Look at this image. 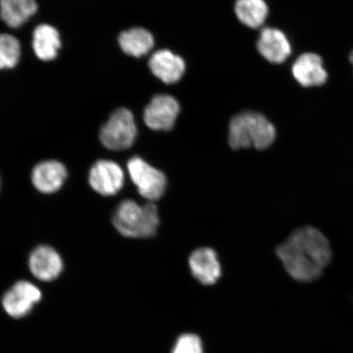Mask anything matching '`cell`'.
<instances>
[{
  "instance_id": "6da1fadb",
  "label": "cell",
  "mask_w": 353,
  "mask_h": 353,
  "mask_svg": "<svg viewBox=\"0 0 353 353\" xmlns=\"http://www.w3.org/2000/svg\"><path fill=\"white\" fill-rule=\"evenodd\" d=\"M276 252L287 273L295 281L306 283L319 279L333 255L327 237L309 226L295 230Z\"/></svg>"
},
{
  "instance_id": "7a4b0ae2",
  "label": "cell",
  "mask_w": 353,
  "mask_h": 353,
  "mask_svg": "<svg viewBox=\"0 0 353 353\" xmlns=\"http://www.w3.org/2000/svg\"><path fill=\"white\" fill-rule=\"evenodd\" d=\"M112 224L123 236L144 239L156 235L160 218L153 202L139 205L132 200L119 204L112 214Z\"/></svg>"
},
{
  "instance_id": "3957f363",
  "label": "cell",
  "mask_w": 353,
  "mask_h": 353,
  "mask_svg": "<svg viewBox=\"0 0 353 353\" xmlns=\"http://www.w3.org/2000/svg\"><path fill=\"white\" fill-rule=\"evenodd\" d=\"M276 139V130L262 114L245 112L236 114L229 125L228 143L234 150L254 148L265 150Z\"/></svg>"
},
{
  "instance_id": "277c9868",
  "label": "cell",
  "mask_w": 353,
  "mask_h": 353,
  "mask_svg": "<svg viewBox=\"0 0 353 353\" xmlns=\"http://www.w3.org/2000/svg\"><path fill=\"white\" fill-rule=\"evenodd\" d=\"M137 130L134 114L130 110L120 108L116 110L101 128L100 142L103 147L113 152L125 151L134 145Z\"/></svg>"
},
{
  "instance_id": "5b68a950",
  "label": "cell",
  "mask_w": 353,
  "mask_h": 353,
  "mask_svg": "<svg viewBox=\"0 0 353 353\" xmlns=\"http://www.w3.org/2000/svg\"><path fill=\"white\" fill-rule=\"evenodd\" d=\"M127 170L139 195L145 200L153 202L164 196L167 179L163 172L149 165L139 157L130 159L127 163Z\"/></svg>"
},
{
  "instance_id": "8992f818",
  "label": "cell",
  "mask_w": 353,
  "mask_h": 353,
  "mask_svg": "<svg viewBox=\"0 0 353 353\" xmlns=\"http://www.w3.org/2000/svg\"><path fill=\"white\" fill-rule=\"evenodd\" d=\"M125 176L121 166L110 160H99L92 165L88 183L94 191L103 196H112L121 191Z\"/></svg>"
},
{
  "instance_id": "52a82bcc",
  "label": "cell",
  "mask_w": 353,
  "mask_h": 353,
  "mask_svg": "<svg viewBox=\"0 0 353 353\" xmlns=\"http://www.w3.org/2000/svg\"><path fill=\"white\" fill-rule=\"evenodd\" d=\"M180 112L179 105L170 95L154 96L144 110L145 125L154 131H170L173 129Z\"/></svg>"
},
{
  "instance_id": "ba28073f",
  "label": "cell",
  "mask_w": 353,
  "mask_h": 353,
  "mask_svg": "<svg viewBox=\"0 0 353 353\" xmlns=\"http://www.w3.org/2000/svg\"><path fill=\"white\" fill-rule=\"evenodd\" d=\"M293 77L304 88L321 87L328 81L329 73L322 57L306 52L299 55L291 68Z\"/></svg>"
},
{
  "instance_id": "9c48e42d",
  "label": "cell",
  "mask_w": 353,
  "mask_h": 353,
  "mask_svg": "<svg viewBox=\"0 0 353 353\" xmlns=\"http://www.w3.org/2000/svg\"><path fill=\"white\" fill-rule=\"evenodd\" d=\"M41 298V291L37 285L28 281H19L4 294L2 303L8 315L20 319L28 315Z\"/></svg>"
},
{
  "instance_id": "30bf717a",
  "label": "cell",
  "mask_w": 353,
  "mask_h": 353,
  "mask_svg": "<svg viewBox=\"0 0 353 353\" xmlns=\"http://www.w3.org/2000/svg\"><path fill=\"white\" fill-rule=\"evenodd\" d=\"M29 269L32 275L42 281H52L63 271V260L57 251L46 245H39L30 253Z\"/></svg>"
},
{
  "instance_id": "8fae6325",
  "label": "cell",
  "mask_w": 353,
  "mask_h": 353,
  "mask_svg": "<svg viewBox=\"0 0 353 353\" xmlns=\"http://www.w3.org/2000/svg\"><path fill=\"white\" fill-rule=\"evenodd\" d=\"M30 176L33 186L38 192L54 194L63 187L68 172L60 161H44L34 167Z\"/></svg>"
},
{
  "instance_id": "7c38bea8",
  "label": "cell",
  "mask_w": 353,
  "mask_h": 353,
  "mask_svg": "<svg viewBox=\"0 0 353 353\" xmlns=\"http://www.w3.org/2000/svg\"><path fill=\"white\" fill-rule=\"evenodd\" d=\"M257 48L259 54L273 64H281L292 54V46L283 32L276 28H264L260 33Z\"/></svg>"
},
{
  "instance_id": "4fadbf2b",
  "label": "cell",
  "mask_w": 353,
  "mask_h": 353,
  "mask_svg": "<svg viewBox=\"0 0 353 353\" xmlns=\"http://www.w3.org/2000/svg\"><path fill=\"white\" fill-rule=\"evenodd\" d=\"M189 267L193 276L205 285L215 284L222 274L217 253L210 248L194 251L190 256Z\"/></svg>"
},
{
  "instance_id": "5bb4252c",
  "label": "cell",
  "mask_w": 353,
  "mask_h": 353,
  "mask_svg": "<svg viewBox=\"0 0 353 353\" xmlns=\"http://www.w3.org/2000/svg\"><path fill=\"white\" fill-rule=\"evenodd\" d=\"M148 64L154 76L167 85L178 82L185 72L182 57L167 50L154 52Z\"/></svg>"
},
{
  "instance_id": "9a60e30c",
  "label": "cell",
  "mask_w": 353,
  "mask_h": 353,
  "mask_svg": "<svg viewBox=\"0 0 353 353\" xmlns=\"http://www.w3.org/2000/svg\"><path fill=\"white\" fill-rule=\"evenodd\" d=\"M60 48V35L54 26L43 24L34 29L33 50L39 59L43 61L55 59Z\"/></svg>"
},
{
  "instance_id": "2e32d148",
  "label": "cell",
  "mask_w": 353,
  "mask_h": 353,
  "mask_svg": "<svg viewBox=\"0 0 353 353\" xmlns=\"http://www.w3.org/2000/svg\"><path fill=\"white\" fill-rule=\"evenodd\" d=\"M34 0H0V17L11 28H20L37 11Z\"/></svg>"
},
{
  "instance_id": "e0dca14e",
  "label": "cell",
  "mask_w": 353,
  "mask_h": 353,
  "mask_svg": "<svg viewBox=\"0 0 353 353\" xmlns=\"http://www.w3.org/2000/svg\"><path fill=\"white\" fill-rule=\"evenodd\" d=\"M119 43L125 54L140 57L148 54L152 50L154 38L148 30L134 28L120 34Z\"/></svg>"
},
{
  "instance_id": "ac0fdd59",
  "label": "cell",
  "mask_w": 353,
  "mask_h": 353,
  "mask_svg": "<svg viewBox=\"0 0 353 353\" xmlns=\"http://www.w3.org/2000/svg\"><path fill=\"white\" fill-rule=\"evenodd\" d=\"M237 19L250 28L262 26L268 16V7L264 0H237L235 4Z\"/></svg>"
},
{
  "instance_id": "d6986e66",
  "label": "cell",
  "mask_w": 353,
  "mask_h": 353,
  "mask_svg": "<svg viewBox=\"0 0 353 353\" xmlns=\"http://www.w3.org/2000/svg\"><path fill=\"white\" fill-rule=\"evenodd\" d=\"M20 57L21 46L17 39L10 34H0V69L14 68Z\"/></svg>"
},
{
  "instance_id": "ffe728a7",
  "label": "cell",
  "mask_w": 353,
  "mask_h": 353,
  "mask_svg": "<svg viewBox=\"0 0 353 353\" xmlns=\"http://www.w3.org/2000/svg\"><path fill=\"white\" fill-rule=\"evenodd\" d=\"M173 353H203L201 341L196 334H183L176 341Z\"/></svg>"
},
{
  "instance_id": "44dd1931",
  "label": "cell",
  "mask_w": 353,
  "mask_h": 353,
  "mask_svg": "<svg viewBox=\"0 0 353 353\" xmlns=\"http://www.w3.org/2000/svg\"><path fill=\"white\" fill-rule=\"evenodd\" d=\"M348 59H350V63L353 68V50L350 52V56H348Z\"/></svg>"
},
{
  "instance_id": "7402d4cb",
  "label": "cell",
  "mask_w": 353,
  "mask_h": 353,
  "mask_svg": "<svg viewBox=\"0 0 353 353\" xmlns=\"http://www.w3.org/2000/svg\"><path fill=\"white\" fill-rule=\"evenodd\" d=\"M0 188H1V180H0Z\"/></svg>"
}]
</instances>
